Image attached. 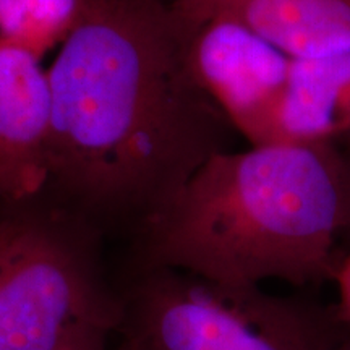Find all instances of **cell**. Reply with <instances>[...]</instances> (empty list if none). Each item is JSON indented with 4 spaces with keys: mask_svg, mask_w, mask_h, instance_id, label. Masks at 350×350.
<instances>
[{
    "mask_svg": "<svg viewBox=\"0 0 350 350\" xmlns=\"http://www.w3.org/2000/svg\"><path fill=\"white\" fill-rule=\"evenodd\" d=\"M83 3L85 0H0V39L42 59L72 34Z\"/></svg>",
    "mask_w": 350,
    "mask_h": 350,
    "instance_id": "obj_9",
    "label": "cell"
},
{
    "mask_svg": "<svg viewBox=\"0 0 350 350\" xmlns=\"http://www.w3.org/2000/svg\"><path fill=\"white\" fill-rule=\"evenodd\" d=\"M345 227L336 142L266 144L213 156L131 240V266L229 286L331 281Z\"/></svg>",
    "mask_w": 350,
    "mask_h": 350,
    "instance_id": "obj_2",
    "label": "cell"
},
{
    "mask_svg": "<svg viewBox=\"0 0 350 350\" xmlns=\"http://www.w3.org/2000/svg\"><path fill=\"white\" fill-rule=\"evenodd\" d=\"M331 281L336 284L339 304L336 306L339 318L350 329V250H339Z\"/></svg>",
    "mask_w": 350,
    "mask_h": 350,
    "instance_id": "obj_10",
    "label": "cell"
},
{
    "mask_svg": "<svg viewBox=\"0 0 350 350\" xmlns=\"http://www.w3.org/2000/svg\"><path fill=\"white\" fill-rule=\"evenodd\" d=\"M193 20L226 16L292 59L350 51V0H174Z\"/></svg>",
    "mask_w": 350,
    "mask_h": 350,
    "instance_id": "obj_7",
    "label": "cell"
},
{
    "mask_svg": "<svg viewBox=\"0 0 350 350\" xmlns=\"http://www.w3.org/2000/svg\"><path fill=\"white\" fill-rule=\"evenodd\" d=\"M0 206V350L111 349L122 297L104 235L44 193Z\"/></svg>",
    "mask_w": 350,
    "mask_h": 350,
    "instance_id": "obj_3",
    "label": "cell"
},
{
    "mask_svg": "<svg viewBox=\"0 0 350 350\" xmlns=\"http://www.w3.org/2000/svg\"><path fill=\"white\" fill-rule=\"evenodd\" d=\"M41 62L0 39V203L41 195L49 182L52 90Z\"/></svg>",
    "mask_w": 350,
    "mask_h": 350,
    "instance_id": "obj_6",
    "label": "cell"
},
{
    "mask_svg": "<svg viewBox=\"0 0 350 350\" xmlns=\"http://www.w3.org/2000/svg\"><path fill=\"white\" fill-rule=\"evenodd\" d=\"M336 350H350V331L347 332V336L340 340V344L336 347Z\"/></svg>",
    "mask_w": 350,
    "mask_h": 350,
    "instance_id": "obj_12",
    "label": "cell"
},
{
    "mask_svg": "<svg viewBox=\"0 0 350 350\" xmlns=\"http://www.w3.org/2000/svg\"><path fill=\"white\" fill-rule=\"evenodd\" d=\"M350 135V51L292 59L275 144L338 142Z\"/></svg>",
    "mask_w": 350,
    "mask_h": 350,
    "instance_id": "obj_8",
    "label": "cell"
},
{
    "mask_svg": "<svg viewBox=\"0 0 350 350\" xmlns=\"http://www.w3.org/2000/svg\"><path fill=\"white\" fill-rule=\"evenodd\" d=\"M190 20L187 55L195 80L250 146L275 144L292 57L235 20Z\"/></svg>",
    "mask_w": 350,
    "mask_h": 350,
    "instance_id": "obj_5",
    "label": "cell"
},
{
    "mask_svg": "<svg viewBox=\"0 0 350 350\" xmlns=\"http://www.w3.org/2000/svg\"><path fill=\"white\" fill-rule=\"evenodd\" d=\"M174 0H85L49 72L42 191L106 237H138L239 135L195 80Z\"/></svg>",
    "mask_w": 350,
    "mask_h": 350,
    "instance_id": "obj_1",
    "label": "cell"
},
{
    "mask_svg": "<svg viewBox=\"0 0 350 350\" xmlns=\"http://www.w3.org/2000/svg\"><path fill=\"white\" fill-rule=\"evenodd\" d=\"M109 350H336L338 310L261 286H229L172 268L131 266Z\"/></svg>",
    "mask_w": 350,
    "mask_h": 350,
    "instance_id": "obj_4",
    "label": "cell"
},
{
    "mask_svg": "<svg viewBox=\"0 0 350 350\" xmlns=\"http://www.w3.org/2000/svg\"><path fill=\"white\" fill-rule=\"evenodd\" d=\"M340 152L344 167V183H345V227L342 240H340V250H350V135L336 142Z\"/></svg>",
    "mask_w": 350,
    "mask_h": 350,
    "instance_id": "obj_11",
    "label": "cell"
}]
</instances>
